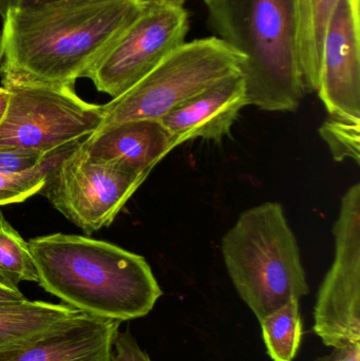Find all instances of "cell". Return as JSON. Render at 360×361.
Segmentation results:
<instances>
[{
    "mask_svg": "<svg viewBox=\"0 0 360 361\" xmlns=\"http://www.w3.org/2000/svg\"><path fill=\"white\" fill-rule=\"evenodd\" d=\"M75 144L50 154L40 166L33 171H27L23 175L13 176V177L0 176V206L21 203L33 195L42 192V189L46 186L51 169Z\"/></svg>",
    "mask_w": 360,
    "mask_h": 361,
    "instance_id": "18",
    "label": "cell"
},
{
    "mask_svg": "<svg viewBox=\"0 0 360 361\" xmlns=\"http://www.w3.org/2000/svg\"><path fill=\"white\" fill-rule=\"evenodd\" d=\"M221 250L235 288L259 322L309 294L299 245L278 202L244 210Z\"/></svg>",
    "mask_w": 360,
    "mask_h": 361,
    "instance_id": "4",
    "label": "cell"
},
{
    "mask_svg": "<svg viewBox=\"0 0 360 361\" xmlns=\"http://www.w3.org/2000/svg\"><path fill=\"white\" fill-rule=\"evenodd\" d=\"M335 257L314 309V332L327 347L360 343V184L345 193L334 223Z\"/></svg>",
    "mask_w": 360,
    "mask_h": 361,
    "instance_id": "9",
    "label": "cell"
},
{
    "mask_svg": "<svg viewBox=\"0 0 360 361\" xmlns=\"http://www.w3.org/2000/svg\"><path fill=\"white\" fill-rule=\"evenodd\" d=\"M82 142L59 159L40 193L65 218L91 235L113 223L147 178L91 159Z\"/></svg>",
    "mask_w": 360,
    "mask_h": 361,
    "instance_id": "7",
    "label": "cell"
},
{
    "mask_svg": "<svg viewBox=\"0 0 360 361\" xmlns=\"http://www.w3.org/2000/svg\"><path fill=\"white\" fill-rule=\"evenodd\" d=\"M145 0H55L4 17L0 74L8 82L70 85L86 78Z\"/></svg>",
    "mask_w": 360,
    "mask_h": 361,
    "instance_id": "1",
    "label": "cell"
},
{
    "mask_svg": "<svg viewBox=\"0 0 360 361\" xmlns=\"http://www.w3.org/2000/svg\"><path fill=\"white\" fill-rule=\"evenodd\" d=\"M184 0H145L141 14L87 73L99 92L120 97L183 46L190 31Z\"/></svg>",
    "mask_w": 360,
    "mask_h": 361,
    "instance_id": "8",
    "label": "cell"
},
{
    "mask_svg": "<svg viewBox=\"0 0 360 361\" xmlns=\"http://www.w3.org/2000/svg\"><path fill=\"white\" fill-rule=\"evenodd\" d=\"M184 1H186V0H184Z\"/></svg>",
    "mask_w": 360,
    "mask_h": 361,
    "instance_id": "27",
    "label": "cell"
},
{
    "mask_svg": "<svg viewBox=\"0 0 360 361\" xmlns=\"http://www.w3.org/2000/svg\"><path fill=\"white\" fill-rule=\"evenodd\" d=\"M27 299L20 290H12L0 286V303L18 302Z\"/></svg>",
    "mask_w": 360,
    "mask_h": 361,
    "instance_id": "24",
    "label": "cell"
},
{
    "mask_svg": "<svg viewBox=\"0 0 360 361\" xmlns=\"http://www.w3.org/2000/svg\"><path fill=\"white\" fill-rule=\"evenodd\" d=\"M298 32L300 67L306 93L318 90L325 30L338 0H292Z\"/></svg>",
    "mask_w": 360,
    "mask_h": 361,
    "instance_id": "15",
    "label": "cell"
},
{
    "mask_svg": "<svg viewBox=\"0 0 360 361\" xmlns=\"http://www.w3.org/2000/svg\"><path fill=\"white\" fill-rule=\"evenodd\" d=\"M55 0H0V16L4 18L6 13L11 10L31 8Z\"/></svg>",
    "mask_w": 360,
    "mask_h": 361,
    "instance_id": "23",
    "label": "cell"
},
{
    "mask_svg": "<svg viewBox=\"0 0 360 361\" xmlns=\"http://www.w3.org/2000/svg\"><path fill=\"white\" fill-rule=\"evenodd\" d=\"M49 156L20 148H0V176L13 177L33 171Z\"/></svg>",
    "mask_w": 360,
    "mask_h": 361,
    "instance_id": "20",
    "label": "cell"
},
{
    "mask_svg": "<svg viewBox=\"0 0 360 361\" xmlns=\"http://www.w3.org/2000/svg\"><path fill=\"white\" fill-rule=\"evenodd\" d=\"M111 361H151L129 331L118 332Z\"/></svg>",
    "mask_w": 360,
    "mask_h": 361,
    "instance_id": "21",
    "label": "cell"
},
{
    "mask_svg": "<svg viewBox=\"0 0 360 361\" xmlns=\"http://www.w3.org/2000/svg\"><path fill=\"white\" fill-rule=\"evenodd\" d=\"M38 284L76 311L124 322L148 315L163 292L141 255L84 235L27 241Z\"/></svg>",
    "mask_w": 360,
    "mask_h": 361,
    "instance_id": "2",
    "label": "cell"
},
{
    "mask_svg": "<svg viewBox=\"0 0 360 361\" xmlns=\"http://www.w3.org/2000/svg\"><path fill=\"white\" fill-rule=\"evenodd\" d=\"M319 133L329 145L334 160L342 162L352 159L359 164L360 121L330 116L319 129Z\"/></svg>",
    "mask_w": 360,
    "mask_h": 361,
    "instance_id": "19",
    "label": "cell"
},
{
    "mask_svg": "<svg viewBox=\"0 0 360 361\" xmlns=\"http://www.w3.org/2000/svg\"><path fill=\"white\" fill-rule=\"evenodd\" d=\"M82 146L91 159L146 178L177 147L163 123L151 120L112 125L95 131L82 142Z\"/></svg>",
    "mask_w": 360,
    "mask_h": 361,
    "instance_id": "12",
    "label": "cell"
},
{
    "mask_svg": "<svg viewBox=\"0 0 360 361\" xmlns=\"http://www.w3.org/2000/svg\"><path fill=\"white\" fill-rule=\"evenodd\" d=\"M0 40H1V31H0Z\"/></svg>",
    "mask_w": 360,
    "mask_h": 361,
    "instance_id": "26",
    "label": "cell"
},
{
    "mask_svg": "<svg viewBox=\"0 0 360 361\" xmlns=\"http://www.w3.org/2000/svg\"><path fill=\"white\" fill-rule=\"evenodd\" d=\"M23 282L38 283L29 243L0 212V286L19 290Z\"/></svg>",
    "mask_w": 360,
    "mask_h": 361,
    "instance_id": "17",
    "label": "cell"
},
{
    "mask_svg": "<svg viewBox=\"0 0 360 361\" xmlns=\"http://www.w3.org/2000/svg\"><path fill=\"white\" fill-rule=\"evenodd\" d=\"M317 91L330 116L360 121V0H338L332 12Z\"/></svg>",
    "mask_w": 360,
    "mask_h": 361,
    "instance_id": "10",
    "label": "cell"
},
{
    "mask_svg": "<svg viewBox=\"0 0 360 361\" xmlns=\"http://www.w3.org/2000/svg\"><path fill=\"white\" fill-rule=\"evenodd\" d=\"M8 108L0 123V148L51 154L92 135L103 107L80 99L70 85L8 82Z\"/></svg>",
    "mask_w": 360,
    "mask_h": 361,
    "instance_id": "6",
    "label": "cell"
},
{
    "mask_svg": "<svg viewBox=\"0 0 360 361\" xmlns=\"http://www.w3.org/2000/svg\"><path fill=\"white\" fill-rule=\"evenodd\" d=\"M122 322L80 313L44 334L0 351V361H111Z\"/></svg>",
    "mask_w": 360,
    "mask_h": 361,
    "instance_id": "11",
    "label": "cell"
},
{
    "mask_svg": "<svg viewBox=\"0 0 360 361\" xmlns=\"http://www.w3.org/2000/svg\"><path fill=\"white\" fill-rule=\"evenodd\" d=\"M268 355L274 361H293L302 345L304 328L299 301H291L260 322Z\"/></svg>",
    "mask_w": 360,
    "mask_h": 361,
    "instance_id": "16",
    "label": "cell"
},
{
    "mask_svg": "<svg viewBox=\"0 0 360 361\" xmlns=\"http://www.w3.org/2000/svg\"><path fill=\"white\" fill-rule=\"evenodd\" d=\"M243 63L242 55L216 36L185 42L126 92L101 105L97 130L128 121H161L217 82L242 74Z\"/></svg>",
    "mask_w": 360,
    "mask_h": 361,
    "instance_id": "5",
    "label": "cell"
},
{
    "mask_svg": "<svg viewBox=\"0 0 360 361\" xmlns=\"http://www.w3.org/2000/svg\"><path fill=\"white\" fill-rule=\"evenodd\" d=\"M78 314L65 303L29 299L0 303V351L32 341Z\"/></svg>",
    "mask_w": 360,
    "mask_h": 361,
    "instance_id": "14",
    "label": "cell"
},
{
    "mask_svg": "<svg viewBox=\"0 0 360 361\" xmlns=\"http://www.w3.org/2000/svg\"><path fill=\"white\" fill-rule=\"evenodd\" d=\"M317 361H360V343H350L334 348L333 353Z\"/></svg>",
    "mask_w": 360,
    "mask_h": 361,
    "instance_id": "22",
    "label": "cell"
},
{
    "mask_svg": "<svg viewBox=\"0 0 360 361\" xmlns=\"http://www.w3.org/2000/svg\"><path fill=\"white\" fill-rule=\"evenodd\" d=\"M249 106L242 74L230 76L173 110L161 120L180 146L192 140L218 141L230 131L239 112Z\"/></svg>",
    "mask_w": 360,
    "mask_h": 361,
    "instance_id": "13",
    "label": "cell"
},
{
    "mask_svg": "<svg viewBox=\"0 0 360 361\" xmlns=\"http://www.w3.org/2000/svg\"><path fill=\"white\" fill-rule=\"evenodd\" d=\"M213 36L244 57L247 103L295 111L306 94L292 0H203Z\"/></svg>",
    "mask_w": 360,
    "mask_h": 361,
    "instance_id": "3",
    "label": "cell"
},
{
    "mask_svg": "<svg viewBox=\"0 0 360 361\" xmlns=\"http://www.w3.org/2000/svg\"><path fill=\"white\" fill-rule=\"evenodd\" d=\"M8 99H10V92L6 87L0 86V123L6 114V108L8 105Z\"/></svg>",
    "mask_w": 360,
    "mask_h": 361,
    "instance_id": "25",
    "label": "cell"
}]
</instances>
